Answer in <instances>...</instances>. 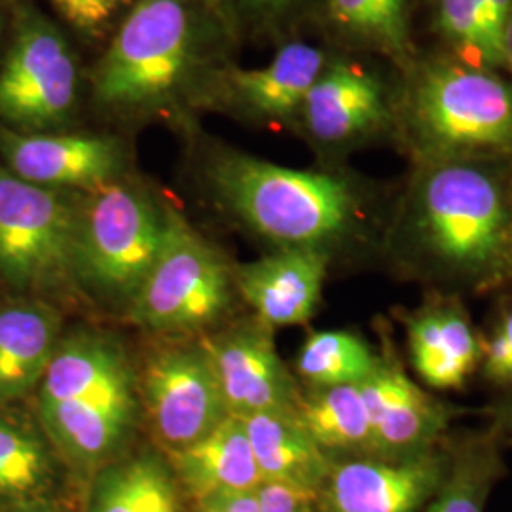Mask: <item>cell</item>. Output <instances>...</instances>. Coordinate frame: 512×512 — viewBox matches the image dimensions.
<instances>
[{"label":"cell","mask_w":512,"mask_h":512,"mask_svg":"<svg viewBox=\"0 0 512 512\" xmlns=\"http://www.w3.org/2000/svg\"><path fill=\"white\" fill-rule=\"evenodd\" d=\"M512 162L412 164L389 205L382 247L429 291L488 294L512 285Z\"/></svg>","instance_id":"6da1fadb"},{"label":"cell","mask_w":512,"mask_h":512,"mask_svg":"<svg viewBox=\"0 0 512 512\" xmlns=\"http://www.w3.org/2000/svg\"><path fill=\"white\" fill-rule=\"evenodd\" d=\"M234 44L219 0H133L90 73L93 109L126 124L188 118Z\"/></svg>","instance_id":"7a4b0ae2"},{"label":"cell","mask_w":512,"mask_h":512,"mask_svg":"<svg viewBox=\"0 0 512 512\" xmlns=\"http://www.w3.org/2000/svg\"><path fill=\"white\" fill-rule=\"evenodd\" d=\"M203 179L220 207L275 249H336L370 234L384 238L389 211L363 179L344 169H296L241 150L213 148Z\"/></svg>","instance_id":"3957f363"},{"label":"cell","mask_w":512,"mask_h":512,"mask_svg":"<svg viewBox=\"0 0 512 512\" xmlns=\"http://www.w3.org/2000/svg\"><path fill=\"white\" fill-rule=\"evenodd\" d=\"M412 164L512 162V78L440 50L397 74L395 137Z\"/></svg>","instance_id":"277c9868"},{"label":"cell","mask_w":512,"mask_h":512,"mask_svg":"<svg viewBox=\"0 0 512 512\" xmlns=\"http://www.w3.org/2000/svg\"><path fill=\"white\" fill-rule=\"evenodd\" d=\"M84 194L78 202L76 281L128 308L160 255L164 202L124 177Z\"/></svg>","instance_id":"5b68a950"},{"label":"cell","mask_w":512,"mask_h":512,"mask_svg":"<svg viewBox=\"0 0 512 512\" xmlns=\"http://www.w3.org/2000/svg\"><path fill=\"white\" fill-rule=\"evenodd\" d=\"M78 202L0 164V281L29 298L74 287Z\"/></svg>","instance_id":"8992f818"},{"label":"cell","mask_w":512,"mask_h":512,"mask_svg":"<svg viewBox=\"0 0 512 512\" xmlns=\"http://www.w3.org/2000/svg\"><path fill=\"white\" fill-rule=\"evenodd\" d=\"M160 255L128 306L131 323L164 334H188L213 323L228 308L232 277L219 249L164 203Z\"/></svg>","instance_id":"52a82bcc"},{"label":"cell","mask_w":512,"mask_h":512,"mask_svg":"<svg viewBox=\"0 0 512 512\" xmlns=\"http://www.w3.org/2000/svg\"><path fill=\"white\" fill-rule=\"evenodd\" d=\"M12 38L0 65V124L55 131L73 120L80 67L67 35L33 4H12Z\"/></svg>","instance_id":"ba28073f"},{"label":"cell","mask_w":512,"mask_h":512,"mask_svg":"<svg viewBox=\"0 0 512 512\" xmlns=\"http://www.w3.org/2000/svg\"><path fill=\"white\" fill-rule=\"evenodd\" d=\"M397 73L380 59L336 52L304 99L294 133L325 158L393 143Z\"/></svg>","instance_id":"9c48e42d"},{"label":"cell","mask_w":512,"mask_h":512,"mask_svg":"<svg viewBox=\"0 0 512 512\" xmlns=\"http://www.w3.org/2000/svg\"><path fill=\"white\" fill-rule=\"evenodd\" d=\"M334 50L304 37L287 40L262 67L226 61L203 80L194 110H217L258 126L294 131L304 99Z\"/></svg>","instance_id":"30bf717a"},{"label":"cell","mask_w":512,"mask_h":512,"mask_svg":"<svg viewBox=\"0 0 512 512\" xmlns=\"http://www.w3.org/2000/svg\"><path fill=\"white\" fill-rule=\"evenodd\" d=\"M359 385L378 458H408L437 448L463 412L410 376L391 342H385L374 372Z\"/></svg>","instance_id":"8fae6325"},{"label":"cell","mask_w":512,"mask_h":512,"mask_svg":"<svg viewBox=\"0 0 512 512\" xmlns=\"http://www.w3.org/2000/svg\"><path fill=\"white\" fill-rule=\"evenodd\" d=\"M448 461V439L408 458L336 459L317 492V512H423Z\"/></svg>","instance_id":"7c38bea8"},{"label":"cell","mask_w":512,"mask_h":512,"mask_svg":"<svg viewBox=\"0 0 512 512\" xmlns=\"http://www.w3.org/2000/svg\"><path fill=\"white\" fill-rule=\"evenodd\" d=\"M145 401L154 433L169 454L202 439L228 416L203 346L156 353L145 372Z\"/></svg>","instance_id":"4fadbf2b"},{"label":"cell","mask_w":512,"mask_h":512,"mask_svg":"<svg viewBox=\"0 0 512 512\" xmlns=\"http://www.w3.org/2000/svg\"><path fill=\"white\" fill-rule=\"evenodd\" d=\"M126 147L110 135L18 131L0 124V164L27 183L92 192L124 177Z\"/></svg>","instance_id":"5bb4252c"},{"label":"cell","mask_w":512,"mask_h":512,"mask_svg":"<svg viewBox=\"0 0 512 512\" xmlns=\"http://www.w3.org/2000/svg\"><path fill=\"white\" fill-rule=\"evenodd\" d=\"M408 365L429 391H461L478 374L482 332L463 296L429 291L420 304L401 315Z\"/></svg>","instance_id":"9a60e30c"},{"label":"cell","mask_w":512,"mask_h":512,"mask_svg":"<svg viewBox=\"0 0 512 512\" xmlns=\"http://www.w3.org/2000/svg\"><path fill=\"white\" fill-rule=\"evenodd\" d=\"M202 346L228 414L241 418L264 410H296L302 397L300 382L281 361L272 329L260 321L241 325L203 340Z\"/></svg>","instance_id":"2e32d148"},{"label":"cell","mask_w":512,"mask_h":512,"mask_svg":"<svg viewBox=\"0 0 512 512\" xmlns=\"http://www.w3.org/2000/svg\"><path fill=\"white\" fill-rule=\"evenodd\" d=\"M416 0H321L310 29L330 50L366 55L403 74L418 61L414 37Z\"/></svg>","instance_id":"e0dca14e"},{"label":"cell","mask_w":512,"mask_h":512,"mask_svg":"<svg viewBox=\"0 0 512 512\" xmlns=\"http://www.w3.org/2000/svg\"><path fill=\"white\" fill-rule=\"evenodd\" d=\"M332 256L315 249H274L236 270V287L268 329L308 323L321 304Z\"/></svg>","instance_id":"ac0fdd59"},{"label":"cell","mask_w":512,"mask_h":512,"mask_svg":"<svg viewBox=\"0 0 512 512\" xmlns=\"http://www.w3.org/2000/svg\"><path fill=\"white\" fill-rule=\"evenodd\" d=\"M61 315L48 300L21 296L0 306V403L37 391L61 336Z\"/></svg>","instance_id":"d6986e66"},{"label":"cell","mask_w":512,"mask_h":512,"mask_svg":"<svg viewBox=\"0 0 512 512\" xmlns=\"http://www.w3.org/2000/svg\"><path fill=\"white\" fill-rule=\"evenodd\" d=\"M169 456L173 475L196 503L213 495L253 492L264 482L245 425L232 414Z\"/></svg>","instance_id":"ffe728a7"},{"label":"cell","mask_w":512,"mask_h":512,"mask_svg":"<svg viewBox=\"0 0 512 512\" xmlns=\"http://www.w3.org/2000/svg\"><path fill=\"white\" fill-rule=\"evenodd\" d=\"M241 421L264 482L321 490L334 461L311 439L296 410H264Z\"/></svg>","instance_id":"44dd1931"},{"label":"cell","mask_w":512,"mask_h":512,"mask_svg":"<svg viewBox=\"0 0 512 512\" xmlns=\"http://www.w3.org/2000/svg\"><path fill=\"white\" fill-rule=\"evenodd\" d=\"M88 512H183L171 465L148 450L110 461L92 478Z\"/></svg>","instance_id":"7402d4cb"},{"label":"cell","mask_w":512,"mask_h":512,"mask_svg":"<svg viewBox=\"0 0 512 512\" xmlns=\"http://www.w3.org/2000/svg\"><path fill=\"white\" fill-rule=\"evenodd\" d=\"M296 414L311 439L332 461L376 456L361 385L306 389L302 391Z\"/></svg>","instance_id":"603a6c76"},{"label":"cell","mask_w":512,"mask_h":512,"mask_svg":"<svg viewBox=\"0 0 512 512\" xmlns=\"http://www.w3.org/2000/svg\"><path fill=\"white\" fill-rule=\"evenodd\" d=\"M501 450L503 442L494 429L448 437V469L423 512H486L495 486L507 473Z\"/></svg>","instance_id":"cb8c5ba5"},{"label":"cell","mask_w":512,"mask_h":512,"mask_svg":"<svg viewBox=\"0 0 512 512\" xmlns=\"http://www.w3.org/2000/svg\"><path fill=\"white\" fill-rule=\"evenodd\" d=\"M57 454L44 433L0 412V511L54 499Z\"/></svg>","instance_id":"d4e9b609"},{"label":"cell","mask_w":512,"mask_h":512,"mask_svg":"<svg viewBox=\"0 0 512 512\" xmlns=\"http://www.w3.org/2000/svg\"><path fill=\"white\" fill-rule=\"evenodd\" d=\"M380 351L351 330H313L296 355V378L308 389L363 384Z\"/></svg>","instance_id":"484cf974"},{"label":"cell","mask_w":512,"mask_h":512,"mask_svg":"<svg viewBox=\"0 0 512 512\" xmlns=\"http://www.w3.org/2000/svg\"><path fill=\"white\" fill-rule=\"evenodd\" d=\"M236 42L274 44L302 37L321 0H219Z\"/></svg>","instance_id":"4316f807"},{"label":"cell","mask_w":512,"mask_h":512,"mask_svg":"<svg viewBox=\"0 0 512 512\" xmlns=\"http://www.w3.org/2000/svg\"><path fill=\"white\" fill-rule=\"evenodd\" d=\"M429 29L437 48L465 63L494 69L488 46V0H427ZM503 73V71H501Z\"/></svg>","instance_id":"83f0119b"},{"label":"cell","mask_w":512,"mask_h":512,"mask_svg":"<svg viewBox=\"0 0 512 512\" xmlns=\"http://www.w3.org/2000/svg\"><path fill=\"white\" fill-rule=\"evenodd\" d=\"M61 21L88 46L109 42L133 0H50Z\"/></svg>","instance_id":"f1b7e54d"},{"label":"cell","mask_w":512,"mask_h":512,"mask_svg":"<svg viewBox=\"0 0 512 512\" xmlns=\"http://www.w3.org/2000/svg\"><path fill=\"white\" fill-rule=\"evenodd\" d=\"M478 374L497 389L512 391V296L501 304L490 329L482 332Z\"/></svg>","instance_id":"f546056e"},{"label":"cell","mask_w":512,"mask_h":512,"mask_svg":"<svg viewBox=\"0 0 512 512\" xmlns=\"http://www.w3.org/2000/svg\"><path fill=\"white\" fill-rule=\"evenodd\" d=\"M258 512H317V492L281 482H262L256 490Z\"/></svg>","instance_id":"4dcf8cb0"},{"label":"cell","mask_w":512,"mask_h":512,"mask_svg":"<svg viewBox=\"0 0 512 512\" xmlns=\"http://www.w3.org/2000/svg\"><path fill=\"white\" fill-rule=\"evenodd\" d=\"M256 490L207 497V499L196 503L198 512H258Z\"/></svg>","instance_id":"1f68e13d"},{"label":"cell","mask_w":512,"mask_h":512,"mask_svg":"<svg viewBox=\"0 0 512 512\" xmlns=\"http://www.w3.org/2000/svg\"><path fill=\"white\" fill-rule=\"evenodd\" d=\"M505 399L495 404L490 412L492 416V427L495 435L505 444H512V391H505Z\"/></svg>","instance_id":"d6a6232c"},{"label":"cell","mask_w":512,"mask_h":512,"mask_svg":"<svg viewBox=\"0 0 512 512\" xmlns=\"http://www.w3.org/2000/svg\"><path fill=\"white\" fill-rule=\"evenodd\" d=\"M0 512H67L54 499H37Z\"/></svg>","instance_id":"836d02e7"},{"label":"cell","mask_w":512,"mask_h":512,"mask_svg":"<svg viewBox=\"0 0 512 512\" xmlns=\"http://www.w3.org/2000/svg\"><path fill=\"white\" fill-rule=\"evenodd\" d=\"M505 73L512 78V0L511 16H509V25H507V37H505Z\"/></svg>","instance_id":"e575fe53"},{"label":"cell","mask_w":512,"mask_h":512,"mask_svg":"<svg viewBox=\"0 0 512 512\" xmlns=\"http://www.w3.org/2000/svg\"><path fill=\"white\" fill-rule=\"evenodd\" d=\"M2 27H4V0H0V38H2Z\"/></svg>","instance_id":"d590c367"},{"label":"cell","mask_w":512,"mask_h":512,"mask_svg":"<svg viewBox=\"0 0 512 512\" xmlns=\"http://www.w3.org/2000/svg\"><path fill=\"white\" fill-rule=\"evenodd\" d=\"M509 230H511V253H512V188H511V226H509Z\"/></svg>","instance_id":"8d00e7d4"}]
</instances>
